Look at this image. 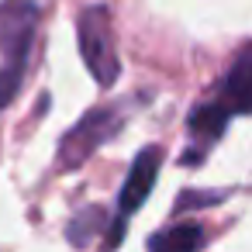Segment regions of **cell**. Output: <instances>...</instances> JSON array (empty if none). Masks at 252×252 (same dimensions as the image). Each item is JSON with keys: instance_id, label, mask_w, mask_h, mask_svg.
<instances>
[{"instance_id": "8992f818", "label": "cell", "mask_w": 252, "mask_h": 252, "mask_svg": "<svg viewBox=\"0 0 252 252\" xmlns=\"http://www.w3.org/2000/svg\"><path fill=\"white\" fill-rule=\"evenodd\" d=\"M204 242H207L204 228L197 221H187V224H169V228L156 231L149 238V249L152 252H159V249H166V252H197Z\"/></svg>"}, {"instance_id": "52a82bcc", "label": "cell", "mask_w": 252, "mask_h": 252, "mask_svg": "<svg viewBox=\"0 0 252 252\" xmlns=\"http://www.w3.org/2000/svg\"><path fill=\"white\" fill-rule=\"evenodd\" d=\"M97 231H107V211L97 207V204H90V207H83V211L73 214V221L66 228V238L83 249V245H90L97 238Z\"/></svg>"}, {"instance_id": "ba28073f", "label": "cell", "mask_w": 252, "mask_h": 252, "mask_svg": "<svg viewBox=\"0 0 252 252\" xmlns=\"http://www.w3.org/2000/svg\"><path fill=\"white\" fill-rule=\"evenodd\" d=\"M228 193L224 190H200V193H193V190H183L180 193V200H176V211H187V207H204V204H221Z\"/></svg>"}, {"instance_id": "7a4b0ae2", "label": "cell", "mask_w": 252, "mask_h": 252, "mask_svg": "<svg viewBox=\"0 0 252 252\" xmlns=\"http://www.w3.org/2000/svg\"><path fill=\"white\" fill-rule=\"evenodd\" d=\"M38 4L35 0H4L0 4V111L11 107L32 59L35 32H38Z\"/></svg>"}, {"instance_id": "5b68a950", "label": "cell", "mask_w": 252, "mask_h": 252, "mask_svg": "<svg viewBox=\"0 0 252 252\" xmlns=\"http://www.w3.org/2000/svg\"><path fill=\"white\" fill-rule=\"evenodd\" d=\"M159 166H162V149L159 145H149L142 149L135 159H131V169L121 183V193H118V218L107 221V235H104V249H118L125 242V224L135 211H142V204L152 197V187L159 180Z\"/></svg>"}, {"instance_id": "3957f363", "label": "cell", "mask_w": 252, "mask_h": 252, "mask_svg": "<svg viewBox=\"0 0 252 252\" xmlns=\"http://www.w3.org/2000/svg\"><path fill=\"white\" fill-rule=\"evenodd\" d=\"M76 42H80V56L90 69V76L107 90L121 80V59H118V42H114V25H111V11L104 4L83 7L76 14Z\"/></svg>"}, {"instance_id": "277c9868", "label": "cell", "mask_w": 252, "mask_h": 252, "mask_svg": "<svg viewBox=\"0 0 252 252\" xmlns=\"http://www.w3.org/2000/svg\"><path fill=\"white\" fill-rule=\"evenodd\" d=\"M125 128V114L118 107H94L87 111L59 142V152H56V169L59 173H73L80 169L107 138H114L118 131Z\"/></svg>"}, {"instance_id": "6da1fadb", "label": "cell", "mask_w": 252, "mask_h": 252, "mask_svg": "<svg viewBox=\"0 0 252 252\" xmlns=\"http://www.w3.org/2000/svg\"><path fill=\"white\" fill-rule=\"evenodd\" d=\"M249 49H238L228 76L218 83L214 97H207L204 104H197L187 118V135H190V145L187 152L180 156L183 166H193V162H204L207 152L221 142V135L228 131V125L242 114H249V90H252V80H249Z\"/></svg>"}]
</instances>
